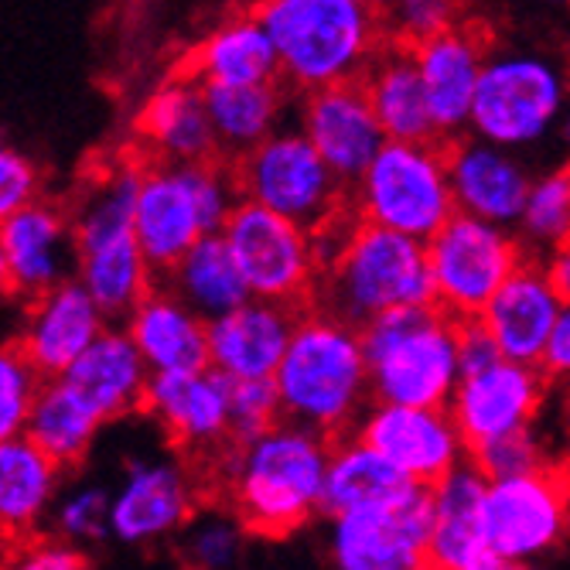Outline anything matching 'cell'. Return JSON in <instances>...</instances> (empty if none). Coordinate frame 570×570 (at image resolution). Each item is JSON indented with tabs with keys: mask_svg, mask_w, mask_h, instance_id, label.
Here are the masks:
<instances>
[{
	"mask_svg": "<svg viewBox=\"0 0 570 570\" xmlns=\"http://www.w3.org/2000/svg\"><path fill=\"white\" fill-rule=\"evenodd\" d=\"M332 438L277 421L253 441L213 458L229 509L253 537L281 540L322 515Z\"/></svg>",
	"mask_w": 570,
	"mask_h": 570,
	"instance_id": "1",
	"label": "cell"
},
{
	"mask_svg": "<svg viewBox=\"0 0 570 570\" xmlns=\"http://www.w3.org/2000/svg\"><path fill=\"white\" fill-rule=\"evenodd\" d=\"M284 421L325 438H345L373 403L370 362L358 325L325 307H301L274 373Z\"/></svg>",
	"mask_w": 570,
	"mask_h": 570,
	"instance_id": "2",
	"label": "cell"
},
{
	"mask_svg": "<svg viewBox=\"0 0 570 570\" xmlns=\"http://www.w3.org/2000/svg\"><path fill=\"white\" fill-rule=\"evenodd\" d=\"M253 11L291 92L358 82L386 45L376 4L362 0H256Z\"/></svg>",
	"mask_w": 570,
	"mask_h": 570,
	"instance_id": "3",
	"label": "cell"
},
{
	"mask_svg": "<svg viewBox=\"0 0 570 570\" xmlns=\"http://www.w3.org/2000/svg\"><path fill=\"white\" fill-rule=\"evenodd\" d=\"M144 158L102 168L72 209L76 236V281L107 311L110 322H124L134 304L158 284V271L134 233V202L140 188Z\"/></svg>",
	"mask_w": 570,
	"mask_h": 570,
	"instance_id": "4",
	"label": "cell"
},
{
	"mask_svg": "<svg viewBox=\"0 0 570 570\" xmlns=\"http://www.w3.org/2000/svg\"><path fill=\"white\" fill-rule=\"evenodd\" d=\"M311 304L358 328L393 307L434 304L428 246L355 216L338 249L325 261Z\"/></svg>",
	"mask_w": 570,
	"mask_h": 570,
	"instance_id": "5",
	"label": "cell"
},
{
	"mask_svg": "<svg viewBox=\"0 0 570 570\" xmlns=\"http://www.w3.org/2000/svg\"><path fill=\"white\" fill-rule=\"evenodd\" d=\"M380 403L448 406L461 383V322L438 304L393 307L358 328Z\"/></svg>",
	"mask_w": 570,
	"mask_h": 570,
	"instance_id": "6",
	"label": "cell"
},
{
	"mask_svg": "<svg viewBox=\"0 0 570 570\" xmlns=\"http://www.w3.org/2000/svg\"><path fill=\"white\" fill-rule=\"evenodd\" d=\"M239 185L226 158L168 165L144 161L134 202V233L150 267L165 274L202 239L226 226L239 202Z\"/></svg>",
	"mask_w": 570,
	"mask_h": 570,
	"instance_id": "7",
	"label": "cell"
},
{
	"mask_svg": "<svg viewBox=\"0 0 570 570\" xmlns=\"http://www.w3.org/2000/svg\"><path fill=\"white\" fill-rule=\"evenodd\" d=\"M570 99L567 66L543 48H489L469 134L530 154L553 140L560 110Z\"/></svg>",
	"mask_w": 570,
	"mask_h": 570,
	"instance_id": "8",
	"label": "cell"
},
{
	"mask_svg": "<svg viewBox=\"0 0 570 570\" xmlns=\"http://www.w3.org/2000/svg\"><path fill=\"white\" fill-rule=\"evenodd\" d=\"M348 209L362 223L428 243L458 213L448 175V144L386 140L348 188Z\"/></svg>",
	"mask_w": 570,
	"mask_h": 570,
	"instance_id": "9",
	"label": "cell"
},
{
	"mask_svg": "<svg viewBox=\"0 0 570 570\" xmlns=\"http://www.w3.org/2000/svg\"><path fill=\"white\" fill-rule=\"evenodd\" d=\"M229 165L243 198L307 226L311 233L348 209V188L297 124H284Z\"/></svg>",
	"mask_w": 570,
	"mask_h": 570,
	"instance_id": "10",
	"label": "cell"
},
{
	"mask_svg": "<svg viewBox=\"0 0 570 570\" xmlns=\"http://www.w3.org/2000/svg\"><path fill=\"white\" fill-rule=\"evenodd\" d=\"M424 246L434 281V304L458 322L479 318L495 291L530 256L515 229L464 213H454Z\"/></svg>",
	"mask_w": 570,
	"mask_h": 570,
	"instance_id": "11",
	"label": "cell"
},
{
	"mask_svg": "<svg viewBox=\"0 0 570 570\" xmlns=\"http://www.w3.org/2000/svg\"><path fill=\"white\" fill-rule=\"evenodd\" d=\"M219 233L236 256L249 297L291 307L311 304L322 277V256L307 226L239 198Z\"/></svg>",
	"mask_w": 570,
	"mask_h": 570,
	"instance_id": "12",
	"label": "cell"
},
{
	"mask_svg": "<svg viewBox=\"0 0 570 570\" xmlns=\"http://www.w3.org/2000/svg\"><path fill=\"white\" fill-rule=\"evenodd\" d=\"M434 523L431 485H406L400 495L328 515L332 570H400L428 563Z\"/></svg>",
	"mask_w": 570,
	"mask_h": 570,
	"instance_id": "13",
	"label": "cell"
},
{
	"mask_svg": "<svg viewBox=\"0 0 570 570\" xmlns=\"http://www.w3.org/2000/svg\"><path fill=\"white\" fill-rule=\"evenodd\" d=\"M485 543L509 560L537 563L570 537V464L492 479L482 502Z\"/></svg>",
	"mask_w": 570,
	"mask_h": 570,
	"instance_id": "14",
	"label": "cell"
},
{
	"mask_svg": "<svg viewBox=\"0 0 570 570\" xmlns=\"http://www.w3.org/2000/svg\"><path fill=\"white\" fill-rule=\"evenodd\" d=\"M352 434L380 451L396 472L417 485H434L461 461H469V444H464L461 428L454 424L448 406H406L373 400Z\"/></svg>",
	"mask_w": 570,
	"mask_h": 570,
	"instance_id": "15",
	"label": "cell"
},
{
	"mask_svg": "<svg viewBox=\"0 0 570 570\" xmlns=\"http://www.w3.org/2000/svg\"><path fill=\"white\" fill-rule=\"evenodd\" d=\"M547 386L550 380L540 366L505 355H499L482 370L461 373L448 410L461 428L469 454L495 438L533 428L547 403Z\"/></svg>",
	"mask_w": 570,
	"mask_h": 570,
	"instance_id": "16",
	"label": "cell"
},
{
	"mask_svg": "<svg viewBox=\"0 0 570 570\" xmlns=\"http://www.w3.org/2000/svg\"><path fill=\"white\" fill-rule=\"evenodd\" d=\"M144 410L175 448L202 461L219 458L233 441V383L213 366L154 373Z\"/></svg>",
	"mask_w": 570,
	"mask_h": 570,
	"instance_id": "17",
	"label": "cell"
},
{
	"mask_svg": "<svg viewBox=\"0 0 570 570\" xmlns=\"http://www.w3.org/2000/svg\"><path fill=\"white\" fill-rule=\"evenodd\" d=\"M198 479L171 458H137L110 492V537L150 547L181 533L198 512Z\"/></svg>",
	"mask_w": 570,
	"mask_h": 570,
	"instance_id": "18",
	"label": "cell"
},
{
	"mask_svg": "<svg viewBox=\"0 0 570 570\" xmlns=\"http://www.w3.org/2000/svg\"><path fill=\"white\" fill-rule=\"evenodd\" d=\"M297 127L345 188L358 181V175L370 168V161L386 144L362 82H338L301 92Z\"/></svg>",
	"mask_w": 570,
	"mask_h": 570,
	"instance_id": "19",
	"label": "cell"
},
{
	"mask_svg": "<svg viewBox=\"0 0 570 570\" xmlns=\"http://www.w3.org/2000/svg\"><path fill=\"white\" fill-rule=\"evenodd\" d=\"M448 175L458 213L515 229L533 181L527 154L464 134L448 144Z\"/></svg>",
	"mask_w": 570,
	"mask_h": 570,
	"instance_id": "20",
	"label": "cell"
},
{
	"mask_svg": "<svg viewBox=\"0 0 570 570\" xmlns=\"http://www.w3.org/2000/svg\"><path fill=\"white\" fill-rule=\"evenodd\" d=\"M485 56H489L485 35L464 21L438 31L421 45H413V62H417L441 144H451L469 134L472 102H475Z\"/></svg>",
	"mask_w": 570,
	"mask_h": 570,
	"instance_id": "21",
	"label": "cell"
},
{
	"mask_svg": "<svg viewBox=\"0 0 570 570\" xmlns=\"http://www.w3.org/2000/svg\"><path fill=\"white\" fill-rule=\"evenodd\" d=\"M107 311L89 297L76 277H69L28 301L18 345L45 380H59L107 332Z\"/></svg>",
	"mask_w": 570,
	"mask_h": 570,
	"instance_id": "22",
	"label": "cell"
},
{
	"mask_svg": "<svg viewBox=\"0 0 570 570\" xmlns=\"http://www.w3.org/2000/svg\"><path fill=\"white\" fill-rule=\"evenodd\" d=\"M134 134L144 161L191 165L219 158L205 89L188 72L165 79L144 96L134 117Z\"/></svg>",
	"mask_w": 570,
	"mask_h": 570,
	"instance_id": "23",
	"label": "cell"
},
{
	"mask_svg": "<svg viewBox=\"0 0 570 570\" xmlns=\"http://www.w3.org/2000/svg\"><path fill=\"white\" fill-rule=\"evenodd\" d=\"M297 311L291 304L246 297L243 304L209 318V366L229 383L274 380L291 342Z\"/></svg>",
	"mask_w": 570,
	"mask_h": 570,
	"instance_id": "24",
	"label": "cell"
},
{
	"mask_svg": "<svg viewBox=\"0 0 570 570\" xmlns=\"http://www.w3.org/2000/svg\"><path fill=\"white\" fill-rule=\"evenodd\" d=\"M0 246L8 256L11 291L24 301L51 291L76 274L72 213L59 202L35 198L18 216L0 226Z\"/></svg>",
	"mask_w": 570,
	"mask_h": 570,
	"instance_id": "25",
	"label": "cell"
},
{
	"mask_svg": "<svg viewBox=\"0 0 570 570\" xmlns=\"http://www.w3.org/2000/svg\"><path fill=\"white\" fill-rule=\"evenodd\" d=\"M560 304L563 301L553 291L543 264L537 256H527V264L515 271L495 291V297L485 304L479 322L485 325V332L492 335V342L499 345V352L505 358L540 366Z\"/></svg>",
	"mask_w": 570,
	"mask_h": 570,
	"instance_id": "26",
	"label": "cell"
},
{
	"mask_svg": "<svg viewBox=\"0 0 570 570\" xmlns=\"http://www.w3.org/2000/svg\"><path fill=\"white\" fill-rule=\"evenodd\" d=\"M120 325L150 373H191L209 366V322L165 284H154Z\"/></svg>",
	"mask_w": 570,
	"mask_h": 570,
	"instance_id": "27",
	"label": "cell"
},
{
	"mask_svg": "<svg viewBox=\"0 0 570 570\" xmlns=\"http://www.w3.org/2000/svg\"><path fill=\"white\" fill-rule=\"evenodd\" d=\"M202 86H249L281 79L274 41L256 11H233L205 31L181 66Z\"/></svg>",
	"mask_w": 570,
	"mask_h": 570,
	"instance_id": "28",
	"label": "cell"
},
{
	"mask_svg": "<svg viewBox=\"0 0 570 570\" xmlns=\"http://www.w3.org/2000/svg\"><path fill=\"white\" fill-rule=\"evenodd\" d=\"M150 370L120 322H110L62 376L102 421H120L134 410H144Z\"/></svg>",
	"mask_w": 570,
	"mask_h": 570,
	"instance_id": "29",
	"label": "cell"
},
{
	"mask_svg": "<svg viewBox=\"0 0 570 570\" xmlns=\"http://www.w3.org/2000/svg\"><path fill=\"white\" fill-rule=\"evenodd\" d=\"M59 482L62 469L28 434L0 441V537L11 543L31 540L51 515Z\"/></svg>",
	"mask_w": 570,
	"mask_h": 570,
	"instance_id": "30",
	"label": "cell"
},
{
	"mask_svg": "<svg viewBox=\"0 0 570 570\" xmlns=\"http://www.w3.org/2000/svg\"><path fill=\"white\" fill-rule=\"evenodd\" d=\"M489 479L479 464L469 458L451 469L441 482L431 485L434 495V523L428 540V563L431 570H461L479 550H485L482 530V502H485Z\"/></svg>",
	"mask_w": 570,
	"mask_h": 570,
	"instance_id": "31",
	"label": "cell"
},
{
	"mask_svg": "<svg viewBox=\"0 0 570 570\" xmlns=\"http://www.w3.org/2000/svg\"><path fill=\"white\" fill-rule=\"evenodd\" d=\"M358 82L373 102L386 140H438L413 48L386 41Z\"/></svg>",
	"mask_w": 570,
	"mask_h": 570,
	"instance_id": "32",
	"label": "cell"
},
{
	"mask_svg": "<svg viewBox=\"0 0 570 570\" xmlns=\"http://www.w3.org/2000/svg\"><path fill=\"white\" fill-rule=\"evenodd\" d=\"M205 107L216 130L219 158L236 161L239 154L267 140L284 127L287 117V86L274 82H249V86H202Z\"/></svg>",
	"mask_w": 570,
	"mask_h": 570,
	"instance_id": "33",
	"label": "cell"
},
{
	"mask_svg": "<svg viewBox=\"0 0 570 570\" xmlns=\"http://www.w3.org/2000/svg\"><path fill=\"white\" fill-rule=\"evenodd\" d=\"M102 424L107 421L59 376L41 383L24 434L66 472L86 461Z\"/></svg>",
	"mask_w": 570,
	"mask_h": 570,
	"instance_id": "34",
	"label": "cell"
},
{
	"mask_svg": "<svg viewBox=\"0 0 570 570\" xmlns=\"http://www.w3.org/2000/svg\"><path fill=\"white\" fill-rule=\"evenodd\" d=\"M161 277H165L161 284L171 287L188 307H195L205 322L249 297L243 271L236 264L233 249L226 246L223 233L202 236Z\"/></svg>",
	"mask_w": 570,
	"mask_h": 570,
	"instance_id": "35",
	"label": "cell"
},
{
	"mask_svg": "<svg viewBox=\"0 0 570 570\" xmlns=\"http://www.w3.org/2000/svg\"><path fill=\"white\" fill-rule=\"evenodd\" d=\"M406 485H413V482L403 472H396L380 451H373L366 441H358L355 434H345V438L332 441L322 512L335 515V512H345V509L386 502V499L400 495Z\"/></svg>",
	"mask_w": 570,
	"mask_h": 570,
	"instance_id": "36",
	"label": "cell"
},
{
	"mask_svg": "<svg viewBox=\"0 0 570 570\" xmlns=\"http://www.w3.org/2000/svg\"><path fill=\"white\" fill-rule=\"evenodd\" d=\"M515 236L523 239L530 256H543L570 239V161L533 175Z\"/></svg>",
	"mask_w": 570,
	"mask_h": 570,
	"instance_id": "37",
	"label": "cell"
},
{
	"mask_svg": "<svg viewBox=\"0 0 570 570\" xmlns=\"http://www.w3.org/2000/svg\"><path fill=\"white\" fill-rule=\"evenodd\" d=\"M185 557L191 570H236L249 530L233 509L195 512V520L181 530Z\"/></svg>",
	"mask_w": 570,
	"mask_h": 570,
	"instance_id": "38",
	"label": "cell"
},
{
	"mask_svg": "<svg viewBox=\"0 0 570 570\" xmlns=\"http://www.w3.org/2000/svg\"><path fill=\"white\" fill-rule=\"evenodd\" d=\"M41 383L45 376L31 366L18 342L0 345V441L24 434Z\"/></svg>",
	"mask_w": 570,
	"mask_h": 570,
	"instance_id": "39",
	"label": "cell"
},
{
	"mask_svg": "<svg viewBox=\"0 0 570 570\" xmlns=\"http://www.w3.org/2000/svg\"><path fill=\"white\" fill-rule=\"evenodd\" d=\"M386 41L393 45H421L438 31L461 21V0H380L376 4Z\"/></svg>",
	"mask_w": 570,
	"mask_h": 570,
	"instance_id": "40",
	"label": "cell"
},
{
	"mask_svg": "<svg viewBox=\"0 0 570 570\" xmlns=\"http://www.w3.org/2000/svg\"><path fill=\"white\" fill-rule=\"evenodd\" d=\"M51 523H56V537L72 547L99 543L110 533V492L99 485H79L69 495H59L51 505Z\"/></svg>",
	"mask_w": 570,
	"mask_h": 570,
	"instance_id": "41",
	"label": "cell"
},
{
	"mask_svg": "<svg viewBox=\"0 0 570 570\" xmlns=\"http://www.w3.org/2000/svg\"><path fill=\"white\" fill-rule=\"evenodd\" d=\"M469 458L479 464L489 482L492 479H509V475H523V472H533V469L550 464L547 444L540 441V434L533 428L495 438V441L475 448Z\"/></svg>",
	"mask_w": 570,
	"mask_h": 570,
	"instance_id": "42",
	"label": "cell"
},
{
	"mask_svg": "<svg viewBox=\"0 0 570 570\" xmlns=\"http://www.w3.org/2000/svg\"><path fill=\"white\" fill-rule=\"evenodd\" d=\"M281 413V396L274 380H239L233 383V441H253L264 431H271Z\"/></svg>",
	"mask_w": 570,
	"mask_h": 570,
	"instance_id": "43",
	"label": "cell"
},
{
	"mask_svg": "<svg viewBox=\"0 0 570 570\" xmlns=\"http://www.w3.org/2000/svg\"><path fill=\"white\" fill-rule=\"evenodd\" d=\"M41 198V171L28 154L0 147V226Z\"/></svg>",
	"mask_w": 570,
	"mask_h": 570,
	"instance_id": "44",
	"label": "cell"
},
{
	"mask_svg": "<svg viewBox=\"0 0 570 570\" xmlns=\"http://www.w3.org/2000/svg\"><path fill=\"white\" fill-rule=\"evenodd\" d=\"M89 560L82 547L66 540H24L0 570H86Z\"/></svg>",
	"mask_w": 570,
	"mask_h": 570,
	"instance_id": "45",
	"label": "cell"
},
{
	"mask_svg": "<svg viewBox=\"0 0 570 570\" xmlns=\"http://www.w3.org/2000/svg\"><path fill=\"white\" fill-rule=\"evenodd\" d=\"M540 370H543V376L550 383H567L570 386V301H563L560 311H557V322L550 328Z\"/></svg>",
	"mask_w": 570,
	"mask_h": 570,
	"instance_id": "46",
	"label": "cell"
},
{
	"mask_svg": "<svg viewBox=\"0 0 570 570\" xmlns=\"http://www.w3.org/2000/svg\"><path fill=\"white\" fill-rule=\"evenodd\" d=\"M502 352L492 342V335L485 332V325L479 318L472 322H461V373H472L482 370L489 362H495Z\"/></svg>",
	"mask_w": 570,
	"mask_h": 570,
	"instance_id": "47",
	"label": "cell"
},
{
	"mask_svg": "<svg viewBox=\"0 0 570 570\" xmlns=\"http://www.w3.org/2000/svg\"><path fill=\"white\" fill-rule=\"evenodd\" d=\"M537 261L543 264V271H547L553 291L560 294V301H570V239L553 246L550 253L537 256Z\"/></svg>",
	"mask_w": 570,
	"mask_h": 570,
	"instance_id": "48",
	"label": "cell"
},
{
	"mask_svg": "<svg viewBox=\"0 0 570 570\" xmlns=\"http://www.w3.org/2000/svg\"><path fill=\"white\" fill-rule=\"evenodd\" d=\"M461 570H533V563L509 560V557H502L499 550L485 547V550H479L469 563H464Z\"/></svg>",
	"mask_w": 570,
	"mask_h": 570,
	"instance_id": "49",
	"label": "cell"
},
{
	"mask_svg": "<svg viewBox=\"0 0 570 570\" xmlns=\"http://www.w3.org/2000/svg\"><path fill=\"white\" fill-rule=\"evenodd\" d=\"M553 140H557V147L563 150V158L570 161V99H567V107L560 110V120H557V127H553Z\"/></svg>",
	"mask_w": 570,
	"mask_h": 570,
	"instance_id": "50",
	"label": "cell"
},
{
	"mask_svg": "<svg viewBox=\"0 0 570 570\" xmlns=\"http://www.w3.org/2000/svg\"><path fill=\"white\" fill-rule=\"evenodd\" d=\"M4 294H14L11 291V271H8V256H4V246H0V297Z\"/></svg>",
	"mask_w": 570,
	"mask_h": 570,
	"instance_id": "51",
	"label": "cell"
},
{
	"mask_svg": "<svg viewBox=\"0 0 570 570\" xmlns=\"http://www.w3.org/2000/svg\"><path fill=\"white\" fill-rule=\"evenodd\" d=\"M537 4H543V8H563V4H570V0H537Z\"/></svg>",
	"mask_w": 570,
	"mask_h": 570,
	"instance_id": "52",
	"label": "cell"
},
{
	"mask_svg": "<svg viewBox=\"0 0 570 570\" xmlns=\"http://www.w3.org/2000/svg\"><path fill=\"white\" fill-rule=\"evenodd\" d=\"M400 570H431V563H413V567H400Z\"/></svg>",
	"mask_w": 570,
	"mask_h": 570,
	"instance_id": "53",
	"label": "cell"
},
{
	"mask_svg": "<svg viewBox=\"0 0 570 570\" xmlns=\"http://www.w3.org/2000/svg\"><path fill=\"white\" fill-rule=\"evenodd\" d=\"M0 147H8V140H4V127H0Z\"/></svg>",
	"mask_w": 570,
	"mask_h": 570,
	"instance_id": "54",
	"label": "cell"
},
{
	"mask_svg": "<svg viewBox=\"0 0 570 570\" xmlns=\"http://www.w3.org/2000/svg\"><path fill=\"white\" fill-rule=\"evenodd\" d=\"M362 4H380V0H362Z\"/></svg>",
	"mask_w": 570,
	"mask_h": 570,
	"instance_id": "55",
	"label": "cell"
}]
</instances>
